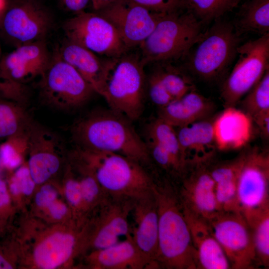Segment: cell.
Here are the masks:
<instances>
[{"label":"cell","mask_w":269,"mask_h":269,"mask_svg":"<svg viewBox=\"0 0 269 269\" xmlns=\"http://www.w3.org/2000/svg\"><path fill=\"white\" fill-rule=\"evenodd\" d=\"M119 0H90L95 12L101 11Z\"/></svg>","instance_id":"ee69618b"},{"label":"cell","mask_w":269,"mask_h":269,"mask_svg":"<svg viewBox=\"0 0 269 269\" xmlns=\"http://www.w3.org/2000/svg\"><path fill=\"white\" fill-rule=\"evenodd\" d=\"M203 25L187 10L163 14L152 32L139 46L142 63L145 66L170 62L189 54L203 34Z\"/></svg>","instance_id":"277c9868"},{"label":"cell","mask_w":269,"mask_h":269,"mask_svg":"<svg viewBox=\"0 0 269 269\" xmlns=\"http://www.w3.org/2000/svg\"><path fill=\"white\" fill-rule=\"evenodd\" d=\"M36 183L32 178L27 165H21L16 169L11 177L9 190L13 195L22 194L31 195L35 188Z\"/></svg>","instance_id":"e575fe53"},{"label":"cell","mask_w":269,"mask_h":269,"mask_svg":"<svg viewBox=\"0 0 269 269\" xmlns=\"http://www.w3.org/2000/svg\"><path fill=\"white\" fill-rule=\"evenodd\" d=\"M238 172L237 197L245 217L269 207V151L254 146L244 149Z\"/></svg>","instance_id":"9c48e42d"},{"label":"cell","mask_w":269,"mask_h":269,"mask_svg":"<svg viewBox=\"0 0 269 269\" xmlns=\"http://www.w3.org/2000/svg\"><path fill=\"white\" fill-rule=\"evenodd\" d=\"M146 130L147 139L156 142L170 154L182 176L187 165L181 152L175 128L157 117L150 122Z\"/></svg>","instance_id":"83f0119b"},{"label":"cell","mask_w":269,"mask_h":269,"mask_svg":"<svg viewBox=\"0 0 269 269\" xmlns=\"http://www.w3.org/2000/svg\"><path fill=\"white\" fill-rule=\"evenodd\" d=\"M39 95L47 105L71 110L84 105L95 92L91 85L57 53L39 78Z\"/></svg>","instance_id":"52a82bcc"},{"label":"cell","mask_w":269,"mask_h":269,"mask_svg":"<svg viewBox=\"0 0 269 269\" xmlns=\"http://www.w3.org/2000/svg\"><path fill=\"white\" fill-rule=\"evenodd\" d=\"M132 122L110 108L93 111L73 124L71 139L76 148L114 152L143 164L150 157L146 142Z\"/></svg>","instance_id":"6da1fadb"},{"label":"cell","mask_w":269,"mask_h":269,"mask_svg":"<svg viewBox=\"0 0 269 269\" xmlns=\"http://www.w3.org/2000/svg\"><path fill=\"white\" fill-rule=\"evenodd\" d=\"M91 266L99 269H143L148 263L131 235L123 241L95 250L89 257Z\"/></svg>","instance_id":"603a6c76"},{"label":"cell","mask_w":269,"mask_h":269,"mask_svg":"<svg viewBox=\"0 0 269 269\" xmlns=\"http://www.w3.org/2000/svg\"><path fill=\"white\" fill-rule=\"evenodd\" d=\"M134 200L109 196L100 206L101 213L90 239L95 250L117 243L121 237L131 235L129 219Z\"/></svg>","instance_id":"e0dca14e"},{"label":"cell","mask_w":269,"mask_h":269,"mask_svg":"<svg viewBox=\"0 0 269 269\" xmlns=\"http://www.w3.org/2000/svg\"><path fill=\"white\" fill-rule=\"evenodd\" d=\"M58 192L51 184L43 183L35 196V202L37 206L47 208L57 200Z\"/></svg>","instance_id":"ab89813d"},{"label":"cell","mask_w":269,"mask_h":269,"mask_svg":"<svg viewBox=\"0 0 269 269\" xmlns=\"http://www.w3.org/2000/svg\"><path fill=\"white\" fill-rule=\"evenodd\" d=\"M156 13H168L183 8L182 0H128Z\"/></svg>","instance_id":"74e56055"},{"label":"cell","mask_w":269,"mask_h":269,"mask_svg":"<svg viewBox=\"0 0 269 269\" xmlns=\"http://www.w3.org/2000/svg\"><path fill=\"white\" fill-rule=\"evenodd\" d=\"M19 103L0 99V141L25 132L32 121Z\"/></svg>","instance_id":"4316f807"},{"label":"cell","mask_w":269,"mask_h":269,"mask_svg":"<svg viewBox=\"0 0 269 269\" xmlns=\"http://www.w3.org/2000/svg\"><path fill=\"white\" fill-rule=\"evenodd\" d=\"M26 131L8 138L0 144L2 166L8 169H14L22 165L23 154L28 150Z\"/></svg>","instance_id":"d6a6232c"},{"label":"cell","mask_w":269,"mask_h":269,"mask_svg":"<svg viewBox=\"0 0 269 269\" xmlns=\"http://www.w3.org/2000/svg\"><path fill=\"white\" fill-rule=\"evenodd\" d=\"M183 8L203 24L221 18L236 8L242 0H182Z\"/></svg>","instance_id":"4dcf8cb0"},{"label":"cell","mask_w":269,"mask_h":269,"mask_svg":"<svg viewBox=\"0 0 269 269\" xmlns=\"http://www.w3.org/2000/svg\"><path fill=\"white\" fill-rule=\"evenodd\" d=\"M10 202V196L5 183L0 178V208L7 206Z\"/></svg>","instance_id":"7bdbcfd3"},{"label":"cell","mask_w":269,"mask_h":269,"mask_svg":"<svg viewBox=\"0 0 269 269\" xmlns=\"http://www.w3.org/2000/svg\"><path fill=\"white\" fill-rule=\"evenodd\" d=\"M47 209L51 217L55 220L63 218L68 212L66 204L57 200L51 204Z\"/></svg>","instance_id":"60d3db41"},{"label":"cell","mask_w":269,"mask_h":269,"mask_svg":"<svg viewBox=\"0 0 269 269\" xmlns=\"http://www.w3.org/2000/svg\"><path fill=\"white\" fill-rule=\"evenodd\" d=\"M214 110V103L194 89L159 108L157 117L176 128L207 119Z\"/></svg>","instance_id":"7402d4cb"},{"label":"cell","mask_w":269,"mask_h":269,"mask_svg":"<svg viewBox=\"0 0 269 269\" xmlns=\"http://www.w3.org/2000/svg\"><path fill=\"white\" fill-rule=\"evenodd\" d=\"M67 10L75 13L84 10L90 0H59Z\"/></svg>","instance_id":"b9f144b4"},{"label":"cell","mask_w":269,"mask_h":269,"mask_svg":"<svg viewBox=\"0 0 269 269\" xmlns=\"http://www.w3.org/2000/svg\"><path fill=\"white\" fill-rule=\"evenodd\" d=\"M251 228L260 267H269V207L245 217Z\"/></svg>","instance_id":"f1b7e54d"},{"label":"cell","mask_w":269,"mask_h":269,"mask_svg":"<svg viewBox=\"0 0 269 269\" xmlns=\"http://www.w3.org/2000/svg\"><path fill=\"white\" fill-rule=\"evenodd\" d=\"M101 95L109 71L116 58L102 59L92 51L66 40L57 52Z\"/></svg>","instance_id":"d6986e66"},{"label":"cell","mask_w":269,"mask_h":269,"mask_svg":"<svg viewBox=\"0 0 269 269\" xmlns=\"http://www.w3.org/2000/svg\"><path fill=\"white\" fill-rule=\"evenodd\" d=\"M153 64H156L154 70L173 100L180 98L195 89L190 78L168 62Z\"/></svg>","instance_id":"1f68e13d"},{"label":"cell","mask_w":269,"mask_h":269,"mask_svg":"<svg viewBox=\"0 0 269 269\" xmlns=\"http://www.w3.org/2000/svg\"><path fill=\"white\" fill-rule=\"evenodd\" d=\"M175 130L181 152L187 165L213 159L218 149L213 121L204 119Z\"/></svg>","instance_id":"ffe728a7"},{"label":"cell","mask_w":269,"mask_h":269,"mask_svg":"<svg viewBox=\"0 0 269 269\" xmlns=\"http://www.w3.org/2000/svg\"><path fill=\"white\" fill-rule=\"evenodd\" d=\"M66 40L96 54L117 58L129 51L114 26L99 13H76L63 25Z\"/></svg>","instance_id":"30bf717a"},{"label":"cell","mask_w":269,"mask_h":269,"mask_svg":"<svg viewBox=\"0 0 269 269\" xmlns=\"http://www.w3.org/2000/svg\"><path fill=\"white\" fill-rule=\"evenodd\" d=\"M146 90L150 101L158 109L166 106L173 100L154 70L146 78Z\"/></svg>","instance_id":"d590c367"},{"label":"cell","mask_w":269,"mask_h":269,"mask_svg":"<svg viewBox=\"0 0 269 269\" xmlns=\"http://www.w3.org/2000/svg\"><path fill=\"white\" fill-rule=\"evenodd\" d=\"M64 194L68 203L74 208L83 207V200L79 179L68 178L64 184Z\"/></svg>","instance_id":"f35d334b"},{"label":"cell","mask_w":269,"mask_h":269,"mask_svg":"<svg viewBox=\"0 0 269 269\" xmlns=\"http://www.w3.org/2000/svg\"><path fill=\"white\" fill-rule=\"evenodd\" d=\"M232 23L239 36L248 32L261 35L269 33V0H248Z\"/></svg>","instance_id":"484cf974"},{"label":"cell","mask_w":269,"mask_h":269,"mask_svg":"<svg viewBox=\"0 0 269 269\" xmlns=\"http://www.w3.org/2000/svg\"><path fill=\"white\" fill-rule=\"evenodd\" d=\"M4 0H0V11L2 9L4 6Z\"/></svg>","instance_id":"bcb514c9"},{"label":"cell","mask_w":269,"mask_h":269,"mask_svg":"<svg viewBox=\"0 0 269 269\" xmlns=\"http://www.w3.org/2000/svg\"><path fill=\"white\" fill-rule=\"evenodd\" d=\"M212 160L188 163L177 189L182 208L208 221L219 212L210 170Z\"/></svg>","instance_id":"7c38bea8"},{"label":"cell","mask_w":269,"mask_h":269,"mask_svg":"<svg viewBox=\"0 0 269 269\" xmlns=\"http://www.w3.org/2000/svg\"><path fill=\"white\" fill-rule=\"evenodd\" d=\"M84 165L83 176L79 179L83 207L99 204L101 205L109 197L103 190L92 172Z\"/></svg>","instance_id":"836d02e7"},{"label":"cell","mask_w":269,"mask_h":269,"mask_svg":"<svg viewBox=\"0 0 269 269\" xmlns=\"http://www.w3.org/2000/svg\"><path fill=\"white\" fill-rule=\"evenodd\" d=\"M12 269V266L1 255H0V269Z\"/></svg>","instance_id":"f6af8a7d"},{"label":"cell","mask_w":269,"mask_h":269,"mask_svg":"<svg viewBox=\"0 0 269 269\" xmlns=\"http://www.w3.org/2000/svg\"><path fill=\"white\" fill-rule=\"evenodd\" d=\"M239 103L240 110L253 122L269 115V69Z\"/></svg>","instance_id":"f546056e"},{"label":"cell","mask_w":269,"mask_h":269,"mask_svg":"<svg viewBox=\"0 0 269 269\" xmlns=\"http://www.w3.org/2000/svg\"><path fill=\"white\" fill-rule=\"evenodd\" d=\"M96 12L114 26L128 51L140 45L164 14L151 11L128 0H119Z\"/></svg>","instance_id":"4fadbf2b"},{"label":"cell","mask_w":269,"mask_h":269,"mask_svg":"<svg viewBox=\"0 0 269 269\" xmlns=\"http://www.w3.org/2000/svg\"><path fill=\"white\" fill-rule=\"evenodd\" d=\"M240 36L232 22L221 18L215 20L203 34L190 55L188 69L200 78L214 80L222 76L237 56Z\"/></svg>","instance_id":"8992f818"},{"label":"cell","mask_w":269,"mask_h":269,"mask_svg":"<svg viewBox=\"0 0 269 269\" xmlns=\"http://www.w3.org/2000/svg\"><path fill=\"white\" fill-rule=\"evenodd\" d=\"M0 165H1V159H0Z\"/></svg>","instance_id":"7dc6e473"},{"label":"cell","mask_w":269,"mask_h":269,"mask_svg":"<svg viewBox=\"0 0 269 269\" xmlns=\"http://www.w3.org/2000/svg\"><path fill=\"white\" fill-rule=\"evenodd\" d=\"M131 214L134 220L131 225L133 241L147 261L148 268L158 269L156 262L158 216L153 189L147 195L134 200Z\"/></svg>","instance_id":"2e32d148"},{"label":"cell","mask_w":269,"mask_h":269,"mask_svg":"<svg viewBox=\"0 0 269 269\" xmlns=\"http://www.w3.org/2000/svg\"><path fill=\"white\" fill-rule=\"evenodd\" d=\"M241 153L235 159L214 164L210 163L211 176L215 183V192L219 212H240L237 197L238 172Z\"/></svg>","instance_id":"d4e9b609"},{"label":"cell","mask_w":269,"mask_h":269,"mask_svg":"<svg viewBox=\"0 0 269 269\" xmlns=\"http://www.w3.org/2000/svg\"><path fill=\"white\" fill-rule=\"evenodd\" d=\"M237 56V62L221 88L225 108L235 107L269 69V33L240 45Z\"/></svg>","instance_id":"ba28073f"},{"label":"cell","mask_w":269,"mask_h":269,"mask_svg":"<svg viewBox=\"0 0 269 269\" xmlns=\"http://www.w3.org/2000/svg\"><path fill=\"white\" fill-rule=\"evenodd\" d=\"M140 54L128 51L116 58L106 78L101 95L109 108L132 122L144 110L146 76Z\"/></svg>","instance_id":"5b68a950"},{"label":"cell","mask_w":269,"mask_h":269,"mask_svg":"<svg viewBox=\"0 0 269 269\" xmlns=\"http://www.w3.org/2000/svg\"><path fill=\"white\" fill-rule=\"evenodd\" d=\"M74 151L108 196L135 200L153 190L156 182L140 163L111 152Z\"/></svg>","instance_id":"3957f363"},{"label":"cell","mask_w":269,"mask_h":269,"mask_svg":"<svg viewBox=\"0 0 269 269\" xmlns=\"http://www.w3.org/2000/svg\"><path fill=\"white\" fill-rule=\"evenodd\" d=\"M153 191L158 216V268L198 269L195 251L177 188L165 179L155 182Z\"/></svg>","instance_id":"7a4b0ae2"},{"label":"cell","mask_w":269,"mask_h":269,"mask_svg":"<svg viewBox=\"0 0 269 269\" xmlns=\"http://www.w3.org/2000/svg\"><path fill=\"white\" fill-rule=\"evenodd\" d=\"M28 95L26 85L0 77V99L12 101L24 105Z\"/></svg>","instance_id":"8d00e7d4"},{"label":"cell","mask_w":269,"mask_h":269,"mask_svg":"<svg viewBox=\"0 0 269 269\" xmlns=\"http://www.w3.org/2000/svg\"><path fill=\"white\" fill-rule=\"evenodd\" d=\"M208 221L231 269L260 267L251 228L241 212H219Z\"/></svg>","instance_id":"8fae6325"},{"label":"cell","mask_w":269,"mask_h":269,"mask_svg":"<svg viewBox=\"0 0 269 269\" xmlns=\"http://www.w3.org/2000/svg\"><path fill=\"white\" fill-rule=\"evenodd\" d=\"M251 119L240 109L226 108L213 121L217 149L228 150L245 146L252 133Z\"/></svg>","instance_id":"44dd1931"},{"label":"cell","mask_w":269,"mask_h":269,"mask_svg":"<svg viewBox=\"0 0 269 269\" xmlns=\"http://www.w3.org/2000/svg\"><path fill=\"white\" fill-rule=\"evenodd\" d=\"M51 57L45 40L18 45L0 62V77L25 84L39 79Z\"/></svg>","instance_id":"9a60e30c"},{"label":"cell","mask_w":269,"mask_h":269,"mask_svg":"<svg viewBox=\"0 0 269 269\" xmlns=\"http://www.w3.org/2000/svg\"><path fill=\"white\" fill-rule=\"evenodd\" d=\"M77 237L69 232H56L42 239L34 249V264L41 269H55L68 262L77 246Z\"/></svg>","instance_id":"cb8c5ba5"},{"label":"cell","mask_w":269,"mask_h":269,"mask_svg":"<svg viewBox=\"0 0 269 269\" xmlns=\"http://www.w3.org/2000/svg\"><path fill=\"white\" fill-rule=\"evenodd\" d=\"M52 25L46 8L35 0H19L5 12V33L18 45L45 40Z\"/></svg>","instance_id":"5bb4252c"},{"label":"cell","mask_w":269,"mask_h":269,"mask_svg":"<svg viewBox=\"0 0 269 269\" xmlns=\"http://www.w3.org/2000/svg\"><path fill=\"white\" fill-rule=\"evenodd\" d=\"M198 262V269H229L228 260L209 221L182 208Z\"/></svg>","instance_id":"ac0fdd59"}]
</instances>
